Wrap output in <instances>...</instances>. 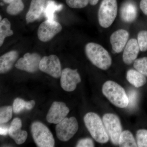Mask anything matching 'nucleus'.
<instances>
[{
  "label": "nucleus",
  "mask_w": 147,
  "mask_h": 147,
  "mask_svg": "<svg viewBox=\"0 0 147 147\" xmlns=\"http://www.w3.org/2000/svg\"><path fill=\"white\" fill-rule=\"evenodd\" d=\"M85 52L90 61L98 68L105 70L111 66V56L101 45L94 42H89L86 45Z\"/></svg>",
  "instance_id": "nucleus-1"
},
{
  "label": "nucleus",
  "mask_w": 147,
  "mask_h": 147,
  "mask_svg": "<svg viewBox=\"0 0 147 147\" xmlns=\"http://www.w3.org/2000/svg\"><path fill=\"white\" fill-rule=\"evenodd\" d=\"M84 121L87 129L96 142L100 144L108 142L110 139L103 121L97 114L92 112L87 113L84 116Z\"/></svg>",
  "instance_id": "nucleus-2"
},
{
  "label": "nucleus",
  "mask_w": 147,
  "mask_h": 147,
  "mask_svg": "<svg viewBox=\"0 0 147 147\" xmlns=\"http://www.w3.org/2000/svg\"><path fill=\"white\" fill-rule=\"evenodd\" d=\"M102 92L116 107L125 108L128 106V96L123 88L117 83L112 81L105 82L102 86Z\"/></svg>",
  "instance_id": "nucleus-3"
},
{
  "label": "nucleus",
  "mask_w": 147,
  "mask_h": 147,
  "mask_svg": "<svg viewBox=\"0 0 147 147\" xmlns=\"http://www.w3.org/2000/svg\"><path fill=\"white\" fill-rule=\"evenodd\" d=\"M31 131L37 146L53 147L55 141L53 134L45 125L38 121L34 122L31 126Z\"/></svg>",
  "instance_id": "nucleus-4"
},
{
  "label": "nucleus",
  "mask_w": 147,
  "mask_h": 147,
  "mask_svg": "<svg viewBox=\"0 0 147 147\" xmlns=\"http://www.w3.org/2000/svg\"><path fill=\"white\" fill-rule=\"evenodd\" d=\"M117 10V0H102L98 11L99 25L105 28L110 27L115 19Z\"/></svg>",
  "instance_id": "nucleus-5"
},
{
  "label": "nucleus",
  "mask_w": 147,
  "mask_h": 147,
  "mask_svg": "<svg viewBox=\"0 0 147 147\" xmlns=\"http://www.w3.org/2000/svg\"><path fill=\"white\" fill-rule=\"evenodd\" d=\"M102 121L109 139L113 144L119 145L122 127L119 117L112 113H107L102 117Z\"/></svg>",
  "instance_id": "nucleus-6"
},
{
  "label": "nucleus",
  "mask_w": 147,
  "mask_h": 147,
  "mask_svg": "<svg viewBox=\"0 0 147 147\" xmlns=\"http://www.w3.org/2000/svg\"><path fill=\"white\" fill-rule=\"evenodd\" d=\"M78 128L79 125L76 118L65 117L56 125L57 137L62 142H67L75 135Z\"/></svg>",
  "instance_id": "nucleus-7"
},
{
  "label": "nucleus",
  "mask_w": 147,
  "mask_h": 147,
  "mask_svg": "<svg viewBox=\"0 0 147 147\" xmlns=\"http://www.w3.org/2000/svg\"><path fill=\"white\" fill-rule=\"evenodd\" d=\"M62 29L61 25L59 22L48 19L40 25L38 30V37L42 42H48L59 33Z\"/></svg>",
  "instance_id": "nucleus-8"
},
{
  "label": "nucleus",
  "mask_w": 147,
  "mask_h": 147,
  "mask_svg": "<svg viewBox=\"0 0 147 147\" xmlns=\"http://www.w3.org/2000/svg\"><path fill=\"white\" fill-rule=\"evenodd\" d=\"M39 70L54 78H59L62 71L59 59L53 55L43 57L40 63Z\"/></svg>",
  "instance_id": "nucleus-9"
},
{
  "label": "nucleus",
  "mask_w": 147,
  "mask_h": 147,
  "mask_svg": "<svg viewBox=\"0 0 147 147\" xmlns=\"http://www.w3.org/2000/svg\"><path fill=\"white\" fill-rule=\"evenodd\" d=\"M41 59L36 53H27L23 57L20 58L15 65V67L19 70L29 73H35L39 69V64Z\"/></svg>",
  "instance_id": "nucleus-10"
},
{
  "label": "nucleus",
  "mask_w": 147,
  "mask_h": 147,
  "mask_svg": "<svg viewBox=\"0 0 147 147\" xmlns=\"http://www.w3.org/2000/svg\"><path fill=\"white\" fill-rule=\"evenodd\" d=\"M81 82V76L77 69L65 68L62 71L60 81L61 87L65 91H73L76 89L77 84Z\"/></svg>",
  "instance_id": "nucleus-11"
},
{
  "label": "nucleus",
  "mask_w": 147,
  "mask_h": 147,
  "mask_svg": "<svg viewBox=\"0 0 147 147\" xmlns=\"http://www.w3.org/2000/svg\"><path fill=\"white\" fill-rule=\"evenodd\" d=\"M69 112L64 102L55 101L47 113L46 119L49 123L57 124L65 118Z\"/></svg>",
  "instance_id": "nucleus-12"
},
{
  "label": "nucleus",
  "mask_w": 147,
  "mask_h": 147,
  "mask_svg": "<svg viewBox=\"0 0 147 147\" xmlns=\"http://www.w3.org/2000/svg\"><path fill=\"white\" fill-rule=\"evenodd\" d=\"M129 34L126 30L120 29L114 32L110 37V42L114 53H120L128 42Z\"/></svg>",
  "instance_id": "nucleus-13"
},
{
  "label": "nucleus",
  "mask_w": 147,
  "mask_h": 147,
  "mask_svg": "<svg viewBox=\"0 0 147 147\" xmlns=\"http://www.w3.org/2000/svg\"><path fill=\"white\" fill-rule=\"evenodd\" d=\"M22 125L21 119L16 117L11 121L9 129V135L18 145L24 144L28 137L27 131L21 129Z\"/></svg>",
  "instance_id": "nucleus-14"
},
{
  "label": "nucleus",
  "mask_w": 147,
  "mask_h": 147,
  "mask_svg": "<svg viewBox=\"0 0 147 147\" xmlns=\"http://www.w3.org/2000/svg\"><path fill=\"white\" fill-rule=\"evenodd\" d=\"M140 49L137 39H129L124 49L123 60L127 65L131 64L137 59Z\"/></svg>",
  "instance_id": "nucleus-15"
},
{
  "label": "nucleus",
  "mask_w": 147,
  "mask_h": 147,
  "mask_svg": "<svg viewBox=\"0 0 147 147\" xmlns=\"http://www.w3.org/2000/svg\"><path fill=\"white\" fill-rule=\"evenodd\" d=\"M45 1L46 0H32L26 16L28 24L34 22L40 17L45 9Z\"/></svg>",
  "instance_id": "nucleus-16"
},
{
  "label": "nucleus",
  "mask_w": 147,
  "mask_h": 147,
  "mask_svg": "<svg viewBox=\"0 0 147 147\" xmlns=\"http://www.w3.org/2000/svg\"><path fill=\"white\" fill-rule=\"evenodd\" d=\"M137 8L136 4L131 1L123 4L120 9L121 18L126 23H131L137 18Z\"/></svg>",
  "instance_id": "nucleus-17"
},
{
  "label": "nucleus",
  "mask_w": 147,
  "mask_h": 147,
  "mask_svg": "<svg viewBox=\"0 0 147 147\" xmlns=\"http://www.w3.org/2000/svg\"><path fill=\"white\" fill-rule=\"evenodd\" d=\"M18 57V52L12 50L5 53L0 57V73L5 74L10 71Z\"/></svg>",
  "instance_id": "nucleus-18"
},
{
  "label": "nucleus",
  "mask_w": 147,
  "mask_h": 147,
  "mask_svg": "<svg viewBox=\"0 0 147 147\" xmlns=\"http://www.w3.org/2000/svg\"><path fill=\"white\" fill-rule=\"evenodd\" d=\"M126 79L130 84L136 88L143 86L147 82L145 75L133 69H129L127 71Z\"/></svg>",
  "instance_id": "nucleus-19"
},
{
  "label": "nucleus",
  "mask_w": 147,
  "mask_h": 147,
  "mask_svg": "<svg viewBox=\"0 0 147 147\" xmlns=\"http://www.w3.org/2000/svg\"><path fill=\"white\" fill-rule=\"evenodd\" d=\"M35 105V101L34 100L26 101L22 98H16L13 101L12 108L14 113L18 114L25 109L32 110L34 107Z\"/></svg>",
  "instance_id": "nucleus-20"
},
{
  "label": "nucleus",
  "mask_w": 147,
  "mask_h": 147,
  "mask_svg": "<svg viewBox=\"0 0 147 147\" xmlns=\"http://www.w3.org/2000/svg\"><path fill=\"white\" fill-rule=\"evenodd\" d=\"M5 3L9 4L6 11L9 15H18L23 11L24 8L22 0H3Z\"/></svg>",
  "instance_id": "nucleus-21"
},
{
  "label": "nucleus",
  "mask_w": 147,
  "mask_h": 147,
  "mask_svg": "<svg viewBox=\"0 0 147 147\" xmlns=\"http://www.w3.org/2000/svg\"><path fill=\"white\" fill-rule=\"evenodd\" d=\"M119 145L121 147H138L132 133L128 130L122 131L119 139Z\"/></svg>",
  "instance_id": "nucleus-22"
},
{
  "label": "nucleus",
  "mask_w": 147,
  "mask_h": 147,
  "mask_svg": "<svg viewBox=\"0 0 147 147\" xmlns=\"http://www.w3.org/2000/svg\"><path fill=\"white\" fill-rule=\"evenodd\" d=\"M11 24L8 19L4 18L0 23V46L3 45L7 37L13 35V31L11 29Z\"/></svg>",
  "instance_id": "nucleus-23"
},
{
  "label": "nucleus",
  "mask_w": 147,
  "mask_h": 147,
  "mask_svg": "<svg viewBox=\"0 0 147 147\" xmlns=\"http://www.w3.org/2000/svg\"><path fill=\"white\" fill-rule=\"evenodd\" d=\"M13 108L11 106H3L0 108V123H5L12 118Z\"/></svg>",
  "instance_id": "nucleus-24"
},
{
  "label": "nucleus",
  "mask_w": 147,
  "mask_h": 147,
  "mask_svg": "<svg viewBox=\"0 0 147 147\" xmlns=\"http://www.w3.org/2000/svg\"><path fill=\"white\" fill-rule=\"evenodd\" d=\"M134 67L140 73L147 76V57L136 59L134 61Z\"/></svg>",
  "instance_id": "nucleus-25"
},
{
  "label": "nucleus",
  "mask_w": 147,
  "mask_h": 147,
  "mask_svg": "<svg viewBox=\"0 0 147 147\" xmlns=\"http://www.w3.org/2000/svg\"><path fill=\"white\" fill-rule=\"evenodd\" d=\"M137 144L139 147H147V130L139 129L136 134Z\"/></svg>",
  "instance_id": "nucleus-26"
},
{
  "label": "nucleus",
  "mask_w": 147,
  "mask_h": 147,
  "mask_svg": "<svg viewBox=\"0 0 147 147\" xmlns=\"http://www.w3.org/2000/svg\"><path fill=\"white\" fill-rule=\"evenodd\" d=\"M137 42L139 49L142 52L147 50V31L142 30L139 32L137 36Z\"/></svg>",
  "instance_id": "nucleus-27"
},
{
  "label": "nucleus",
  "mask_w": 147,
  "mask_h": 147,
  "mask_svg": "<svg viewBox=\"0 0 147 147\" xmlns=\"http://www.w3.org/2000/svg\"><path fill=\"white\" fill-rule=\"evenodd\" d=\"M66 3L69 7L74 9H81L88 5V0H66Z\"/></svg>",
  "instance_id": "nucleus-28"
},
{
  "label": "nucleus",
  "mask_w": 147,
  "mask_h": 147,
  "mask_svg": "<svg viewBox=\"0 0 147 147\" xmlns=\"http://www.w3.org/2000/svg\"><path fill=\"white\" fill-rule=\"evenodd\" d=\"M62 8L61 5L57 6L54 3H50L48 5L45 10V16L48 18L49 20H53L54 17V13L56 11L60 10Z\"/></svg>",
  "instance_id": "nucleus-29"
},
{
  "label": "nucleus",
  "mask_w": 147,
  "mask_h": 147,
  "mask_svg": "<svg viewBox=\"0 0 147 147\" xmlns=\"http://www.w3.org/2000/svg\"><path fill=\"white\" fill-rule=\"evenodd\" d=\"M77 147H93L94 143L92 139L90 138H86L79 140L76 145Z\"/></svg>",
  "instance_id": "nucleus-30"
},
{
  "label": "nucleus",
  "mask_w": 147,
  "mask_h": 147,
  "mask_svg": "<svg viewBox=\"0 0 147 147\" xmlns=\"http://www.w3.org/2000/svg\"><path fill=\"white\" fill-rule=\"evenodd\" d=\"M128 97L129 99L128 105L130 106V107H132L133 105H135V103H136L137 98V92L135 91H131L129 93Z\"/></svg>",
  "instance_id": "nucleus-31"
},
{
  "label": "nucleus",
  "mask_w": 147,
  "mask_h": 147,
  "mask_svg": "<svg viewBox=\"0 0 147 147\" xmlns=\"http://www.w3.org/2000/svg\"><path fill=\"white\" fill-rule=\"evenodd\" d=\"M140 7L144 14L147 16V0H141Z\"/></svg>",
  "instance_id": "nucleus-32"
},
{
  "label": "nucleus",
  "mask_w": 147,
  "mask_h": 147,
  "mask_svg": "<svg viewBox=\"0 0 147 147\" xmlns=\"http://www.w3.org/2000/svg\"><path fill=\"white\" fill-rule=\"evenodd\" d=\"M9 127L2 126L1 125L0 129V134L3 136H6L9 133Z\"/></svg>",
  "instance_id": "nucleus-33"
},
{
  "label": "nucleus",
  "mask_w": 147,
  "mask_h": 147,
  "mask_svg": "<svg viewBox=\"0 0 147 147\" xmlns=\"http://www.w3.org/2000/svg\"><path fill=\"white\" fill-rule=\"evenodd\" d=\"M89 3L91 5H95L97 4L99 0H88Z\"/></svg>",
  "instance_id": "nucleus-34"
},
{
  "label": "nucleus",
  "mask_w": 147,
  "mask_h": 147,
  "mask_svg": "<svg viewBox=\"0 0 147 147\" xmlns=\"http://www.w3.org/2000/svg\"><path fill=\"white\" fill-rule=\"evenodd\" d=\"M1 18H2V17H1V16H0V21H2V20H1Z\"/></svg>",
  "instance_id": "nucleus-35"
}]
</instances>
